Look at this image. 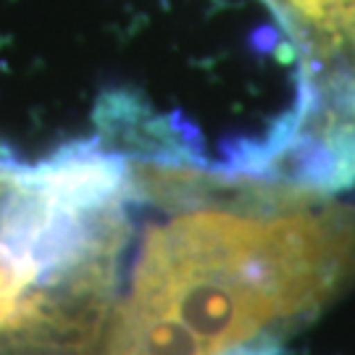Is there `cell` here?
<instances>
[{
    "label": "cell",
    "instance_id": "1",
    "mask_svg": "<svg viewBox=\"0 0 355 355\" xmlns=\"http://www.w3.org/2000/svg\"><path fill=\"white\" fill-rule=\"evenodd\" d=\"M347 242L297 211H192L145 237L108 355H224L327 292Z\"/></svg>",
    "mask_w": 355,
    "mask_h": 355
},
{
    "label": "cell",
    "instance_id": "2",
    "mask_svg": "<svg viewBox=\"0 0 355 355\" xmlns=\"http://www.w3.org/2000/svg\"><path fill=\"white\" fill-rule=\"evenodd\" d=\"M268 6L295 32L308 64L313 66V55L337 64L327 87L355 85V0H268Z\"/></svg>",
    "mask_w": 355,
    "mask_h": 355
},
{
    "label": "cell",
    "instance_id": "3",
    "mask_svg": "<svg viewBox=\"0 0 355 355\" xmlns=\"http://www.w3.org/2000/svg\"><path fill=\"white\" fill-rule=\"evenodd\" d=\"M224 355H284L279 350V345L271 343V340H250V343L240 345V347H232Z\"/></svg>",
    "mask_w": 355,
    "mask_h": 355
}]
</instances>
